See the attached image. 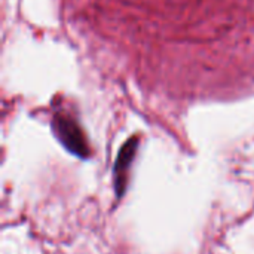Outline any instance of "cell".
<instances>
[{
	"mask_svg": "<svg viewBox=\"0 0 254 254\" xmlns=\"http://www.w3.org/2000/svg\"><path fill=\"white\" fill-rule=\"evenodd\" d=\"M55 131H57L61 143L68 150H71L73 153H76L79 156L86 155V144L83 141L82 132L73 121H70L68 118H64V116H57L55 118Z\"/></svg>",
	"mask_w": 254,
	"mask_h": 254,
	"instance_id": "1",
	"label": "cell"
},
{
	"mask_svg": "<svg viewBox=\"0 0 254 254\" xmlns=\"http://www.w3.org/2000/svg\"><path fill=\"white\" fill-rule=\"evenodd\" d=\"M135 140L134 141H128V144L124 146V149L121 150V155L118 158L116 162V170H115V176H116V192L118 195H121L124 192V186H125V171L129 165V161L132 159V155L135 152Z\"/></svg>",
	"mask_w": 254,
	"mask_h": 254,
	"instance_id": "2",
	"label": "cell"
}]
</instances>
